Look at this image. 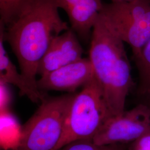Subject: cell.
<instances>
[{
  "label": "cell",
  "instance_id": "1",
  "mask_svg": "<svg viewBox=\"0 0 150 150\" xmlns=\"http://www.w3.org/2000/svg\"><path fill=\"white\" fill-rule=\"evenodd\" d=\"M55 0H27L6 25L4 38L10 45L20 72L33 91L38 89V64L51 41L68 30Z\"/></svg>",
  "mask_w": 150,
  "mask_h": 150
},
{
  "label": "cell",
  "instance_id": "2",
  "mask_svg": "<svg viewBox=\"0 0 150 150\" xmlns=\"http://www.w3.org/2000/svg\"><path fill=\"white\" fill-rule=\"evenodd\" d=\"M88 58L111 116L121 114L133 85L131 66L124 42L101 14L91 33Z\"/></svg>",
  "mask_w": 150,
  "mask_h": 150
},
{
  "label": "cell",
  "instance_id": "3",
  "mask_svg": "<svg viewBox=\"0 0 150 150\" xmlns=\"http://www.w3.org/2000/svg\"><path fill=\"white\" fill-rule=\"evenodd\" d=\"M76 93L45 97L20 129L16 150H54L64 131Z\"/></svg>",
  "mask_w": 150,
  "mask_h": 150
},
{
  "label": "cell",
  "instance_id": "4",
  "mask_svg": "<svg viewBox=\"0 0 150 150\" xmlns=\"http://www.w3.org/2000/svg\"><path fill=\"white\" fill-rule=\"evenodd\" d=\"M111 117L102 90L95 77L76 93L63 134L54 150L76 140H92Z\"/></svg>",
  "mask_w": 150,
  "mask_h": 150
},
{
  "label": "cell",
  "instance_id": "5",
  "mask_svg": "<svg viewBox=\"0 0 150 150\" xmlns=\"http://www.w3.org/2000/svg\"><path fill=\"white\" fill-rule=\"evenodd\" d=\"M100 14L136 58L150 40V0L112 2L103 5Z\"/></svg>",
  "mask_w": 150,
  "mask_h": 150
},
{
  "label": "cell",
  "instance_id": "6",
  "mask_svg": "<svg viewBox=\"0 0 150 150\" xmlns=\"http://www.w3.org/2000/svg\"><path fill=\"white\" fill-rule=\"evenodd\" d=\"M150 129V108L141 102L107 120L92 139L97 145L129 144Z\"/></svg>",
  "mask_w": 150,
  "mask_h": 150
},
{
  "label": "cell",
  "instance_id": "7",
  "mask_svg": "<svg viewBox=\"0 0 150 150\" xmlns=\"http://www.w3.org/2000/svg\"><path fill=\"white\" fill-rule=\"evenodd\" d=\"M95 78L89 58H82L67 64L38 79V89L42 91H65L74 93Z\"/></svg>",
  "mask_w": 150,
  "mask_h": 150
},
{
  "label": "cell",
  "instance_id": "8",
  "mask_svg": "<svg viewBox=\"0 0 150 150\" xmlns=\"http://www.w3.org/2000/svg\"><path fill=\"white\" fill-rule=\"evenodd\" d=\"M83 50L72 29L54 38L41 59L38 69L40 76L82 59Z\"/></svg>",
  "mask_w": 150,
  "mask_h": 150
},
{
  "label": "cell",
  "instance_id": "9",
  "mask_svg": "<svg viewBox=\"0 0 150 150\" xmlns=\"http://www.w3.org/2000/svg\"><path fill=\"white\" fill-rule=\"evenodd\" d=\"M1 24V23H0ZM4 27L0 25V82L1 84H12L20 90L21 96H26L33 102H41L44 95H40L32 90L21 72H19L11 61L4 46Z\"/></svg>",
  "mask_w": 150,
  "mask_h": 150
},
{
  "label": "cell",
  "instance_id": "10",
  "mask_svg": "<svg viewBox=\"0 0 150 150\" xmlns=\"http://www.w3.org/2000/svg\"><path fill=\"white\" fill-rule=\"evenodd\" d=\"M134 60L139 72L137 93L145 98L150 95V40Z\"/></svg>",
  "mask_w": 150,
  "mask_h": 150
},
{
  "label": "cell",
  "instance_id": "11",
  "mask_svg": "<svg viewBox=\"0 0 150 150\" xmlns=\"http://www.w3.org/2000/svg\"><path fill=\"white\" fill-rule=\"evenodd\" d=\"M57 150H125L124 144L98 145L92 139L76 140Z\"/></svg>",
  "mask_w": 150,
  "mask_h": 150
},
{
  "label": "cell",
  "instance_id": "12",
  "mask_svg": "<svg viewBox=\"0 0 150 150\" xmlns=\"http://www.w3.org/2000/svg\"><path fill=\"white\" fill-rule=\"evenodd\" d=\"M26 1L0 0V23L6 25Z\"/></svg>",
  "mask_w": 150,
  "mask_h": 150
},
{
  "label": "cell",
  "instance_id": "13",
  "mask_svg": "<svg viewBox=\"0 0 150 150\" xmlns=\"http://www.w3.org/2000/svg\"><path fill=\"white\" fill-rule=\"evenodd\" d=\"M129 145L128 150H150V129Z\"/></svg>",
  "mask_w": 150,
  "mask_h": 150
},
{
  "label": "cell",
  "instance_id": "14",
  "mask_svg": "<svg viewBox=\"0 0 150 150\" xmlns=\"http://www.w3.org/2000/svg\"><path fill=\"white\" fill-rule=\"evenodd\" d=\"M89 0H55L56 4L59 8L66 12L71 9L81 5Z\"/></svg>",
  "mask_w": 150,
  "mask_h": 150
},
{
  "label": "cell",
  "instance_id": "15",
  "mask_svg": "<svg viewBox=\"0 0 150 150\" xmlns=\"http://www.w3.org/2000/svg\"><path fill=\"white\" fill-rule=\"evenodd\" d=\"M143 99H144V101L142 102L146 103L150 108V95L146 97L145 98H143Z\"/></svg>",
  "mask_w": 150,
  "mask_h": 150
},
{
  "label": "cell",
  "instance_id": "16",
  "mask_svg": "<svg viewBox=\"0 0 150 150\" xmlns=\"http://www.w3.org/2000/svg\"><path fill=\"white\" fill-rule=\"evenodd\" d=\"M111 1L113 2H122L125 1H127V0H111Z\"/></svg>",
  "mask_w": 150,
  "mask_h": 150
}]
</instances>
